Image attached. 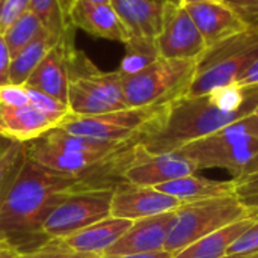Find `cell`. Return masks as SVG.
<instances>
[{"mask_svg":"<svg viewBox=\"0 0 258 258\" xmlns=\"http://www.w3.org/2000/svg\"><path fill=\"white\" fill-rule=\"evenodd\" d=\"M65 118L47 113L33 104L15 107L0 101V138L27 144L59 127Z\"/></svg>","mask_w":258,"mask_h":258,"instance_id":"cell-16","label":"cell"},{"mask_svg":"<svg viewBox=\"0 0 258 258\" xmlns=\"http://www.w3.org/2000/svg\"><path fill=\"white\" fill-rule=\"evenodd\" d=\"M30 0H0V32L5 30L29 9Z\"/></svg>","mask_w":258,"mask_h":258,"instance_id":"cell-31","label":"cell"},{"mask_svg":"<svg viewBox=\"0 0 258 258\" xmlns=\"http://www.w3.org/2000/svg\"><path fill=\"white\" fill-rule=\"evenodd\" d=\"M85 2H91V3H110V0H85Z\"/></svg>","mask_w":258,"mask_h":258,"instance_id":"cell-40","label":"cell"},{"mask_svg":"<svg viewBox=\"0 0 258 258\" xmlns=\"http://www.w3.org/2000/svg\"><path fill=\"white\" fill-rule=\"evenodd\" d=\"M156 45L160 57L198 59L207 44L184 6L165 2L163 24Z\"/></svg>","mask_w":258,"mask_h":258,"instance_id":"cell-11","label":"cell"},{"mask_svg":"<svg viewBox=\"0 0 258 258\" xmlns=\"http://www.w3.org/2000/svg\"><path fill=\"white\" fill-rule=\"evenodd\" d=\"M166 2H171V3H175V5H181V6H186V5H190V3H197V2H201V0H166Z\"/></svg>","mask_w":258,"mask_h":258,"instance_id":"cell-39","label":"cell"},{"mask_svg":"<svg viewBox=\"0 0 258 258\" xmlns=\"http://www.w3.org/2000/svg\"><path fill=\"white\" fill-rule=\"evenodd\" d=\"M162 106L127 107L95 116L68 115L59 128L77 136L112 142H138L148 132Z\"/></svg>","mask_w":258,"mask_h":258,"instance_id":"cell-9","label":"cell"},{"mask_svg":"<svg viewBox=\"0 0 258 258\" xmlns=\"http://www.w3.org/2000/svg\"><path fill=\"white\" fill-rule=\"evenodd\" d=\"M74 51V35L60 39L30 74L26 86L68 104L70 59Z\"/></svg>","mask_w":258,"mask_h":258,"instance_id":"cell-14","label":"cell"},{"mask_svg":"<svg viewBox=\"0 0 258 258\" xmlns=\"http://www.w3.org/2000/svg\"><path fill=\"white\" fill-rule=\"evenodd\" d=\"M174 219L175 210L133 221L130 228L103 254V257H118L165 249V243L169 230L174 224Z\"/></svg>","mask_w":258,"mask_h":258,"instance_id":"cell-15","label":"cell"},{"mask_svg":"<svg viewBox=\"0 0 258 258\" xmlns=\"http://www.w3.org/2000/svg\"><path fill=\"white\" fill-rule=\"evenodd\" d=\"M70 21L74 27L83 29L94 36L124 44L132 39L128 29L110 3L76 0L70 11Z\"/></svg>","mask_w":258,"mask_h":258,"instance_id":"cell-18","label":"cell"},{"mask_svg":"<svg viewBox=\"0 0 258 258\" xmlns=\"http://www.w3.org/2000/svg\"><path fill=\"white\" fill-rule=\"evenodd\" d=\"M113 189L76 190L67 195L41 224V237L62 239L110 218Z\"/></svg>","mask_w":258,"mask_h":258,"instance_id":"cell-10","label":"cell"},{"mask_svg":"<svg viewBox=\"0 0 258 258\" xmlns=\"http://www.w3.org/2000/svg\"><path fill=\"white\" fill-rule=\"evenodd\" d=\"M125 56L121 62L119 73L127 76L141 71L153 60L159 57L157 45L154 39H144V38H132L125 44Z\"/></svg>","mask_w":258,"mask_h":258,"instance_id":"cell-27","label":"cell"},{"mask_svg":"<svg viewBox=\"0 0 258 258\" xmlns=\"http://www.w3.org/2000/svg\"><path fill=\"white\" fill-rule=\"evenodd\" d=\"M246 24L248 29L258 30V0H222Z\"/></svg>","mask_w":258,"mask_h":258,"instance_id":"cell-30","label":"cell"},{"mask_svg":"<svg viewBox=\"0 0 258 258\" xmlns=\"http://www.w3.org/2000/svg\"><path fill=\"white\" fill-rule=\"evenodd\" d=\"M257 107L258 85L234 83L203 95H183L160 107L139 145L148 154L172 153L254 113Z\"/></svg>","mask_w":258,"mask_h":258,"instance_id":"cell-1","label":"cell"},{"mask_svg":"<svg viewBox=\"0 0 258 258\" xmlns=\"http://www.w3.org/2000/svg\"><path fill=\"white\" fill-rule=\"evenodd\" d=\"M29 9L39 18L42 26L59 41L74 35V26L67 21L59 0H30Z\"/></svg>","mask_w":258,"mask_h":258,"instance_id":"cell-26","label":"cell"},{"mask_svg":"<svg viewBox=\"0 0 258 258\" xmlns=\"http://www.w3.org/2000/svg\"><path fill=\"white\" fill-rule=\"evenodd\" d=\"M109 258H174V254L168 252L166 249H162V251H153V252H138V254H127V255Z\"/></svg>","mask_w":258,"mask_h":258,"instance_id":"cell-36","label":"cell"},{"mask_svg":"<svg viewBox=\"0 0 258 258\" xmlns=\"http://www.w3.org/2000/svg\"><path fill=\"white\" fill-rule=\"evenodd\" d=\"M228 254H258V219L233 243Z\"/></svg>","mask_w":258,"mask_h":258,"instance_id":"cell-32","label":"cell"},{"mask_svg":"<svg viewBox=\"0 0 258 258\" xmlns=\"http://www.w3.org/2000/svg\"><path fill=\"white\" fill-rule=\"evenodd\" d=\"M132 221L119 218H107L97 224H92L71 236L62 239H50L56 246L88 255H103L132 225Z\"/></svg>","mask_w":258,"mask_h":258,"instance_id":"cell-19","label":"cell"},{"mask_svg":"<svg viewBox=\"0 0 258 258\" xmlns=\"http://www.w3.org/2000/svg\"><path fill=\"white\" fill-rule=\"evenodd\" d=\"M57 42L59 39L53 36L47 29H44L32 42H29L12 57L9 70V83L26 85L30 74Z\"/></svg>","mask_w":258,"mask_h":258,"instance_id":"cell-23","label":"cell"},{"mask_svg":"<svg viewBox=\"0 0 258 258\" xmlns=\"http://www.w3.org/2000/svg\"><path fill=\"white\" fill-rule=\"evenodd\" d=\"M181 206V201L157 190L156 187L119 183L113 189L110 216L133 222L177 210Z\"/></svg>","mask_w":258,"mask_h":258,"instance_id":"cell-12","label":"cell"},{"mask_svg":"<svg viewBox=\"0 0 258 258\" xmlns=\"http://www.w3.org/2000/svg\"><path fill=\"white\" fill-rule=\"evenodd\" d=\"M0 101L8 106L21 107L26 104H30L29 91L26 85H3L0 86Z\"/></svg>","mask_w":258,"mask_h":258,"instance_id":"cell-33","label":"cell"},{"mask_svg":"<svg viewBox=\"0 0 258 258\" xmlns=\"http://www.w3.org/2000/svg\"><path fill=\"white\" fill-rule=\"evenodd\" d=\"M156 189L169 197L177 198L183 204L209 200V198L237 195L234 180L219 181V180H210V178L195 175V174L159 184V186H156Z\"/></svg>","mask_w":258,"mask_h":258,"instance_id":"cell-21","label":"cell"},{"mask_svg":"<svg viewBox=\"0 0 258 258\" xmlns=\"http://www.w3.org/2000/svg\"><path fill=\"white\" fill-rule=\"evenodd\" d=\"M248 218L249 212L237 195L186 203L175 210L165 249L175 255L197 240Z\"/></svg>","mask_w":258,"mask_h":258,"instance_id":"cell-7","label":"cell"},{"mask_svg":"<svg viewBox=\"0 0 258 258\" xmlns=\"http://www.w3.org/2000/svg\"><path fill=\"white\" fill-rule=\"evenodd\" d=\"M44 29L45 27L42 26L39 18L30 9L23 12L3 33L11 53V59L29 42H32Z\"/></svg>","mask_w":258,"mask_h":258,"instance_id":"cell-25","label":"cell"},{"mask_svg":"<svg viewBox=\"0 0 258 258\" xmlns=\"http://www.w3.org/2000/svg\"><path fill=\"white\" fill-rule=\"evenodd\" d=\"M239 85H258V59L243 73L240 80L237 82Z\"/></svg>","mask_w":258,"mask_h":258,"instance_id":"cell-35","label":"cell"},{"mask_svg":"<svg viewBox=\"0 0 258 258\" xmlns=\"http://www.w3.org/2000/svg\"><path fill=\"white\" fill-rule=\"evenodd\" d=\"M110 5L128 29L132 38L156 41L163 24L165 2L110 0Z\"/></svg>","mask_w":258,"mask_h":258,"instance_id":"cell-20","label":"cell"},{"mask_svg":"<svg viewBox=\"0 0 258 258\" xmlns=\"http://www.w3.org/2000/svg\"><path fill=\"white\" fill-rule=\"evenodd\" d=\"M76 190L91 189L82 177L56 172L27 157L12 187L0 201V243L17 252L36 243L47 215Z\"/></svg>","mask_w":258,"mask_h":258,"instance_id":"cell-2","label":"cell"},{"mask_svg":"<svg viewBox=\"0 0 258 258\" xmlns=\"http://www.w3.org/2000/svg\"><path fill=\"white\" fill-rule=\"evenodd\" d=\"M11 53L5 41V35L0 32V86L9 83V70H11Z\"/></svg>","mask_w":258,"mask_h":258,"instance_id":"cell-34","label":"cell"},{"mask_svg":"<svg viewBox=\"0 0 258 258\" xmlns=\"http://www.w3.org/2000/svg\"><path fill=\"white\" fill-rule=\"evenodd\" d=\"M138 142H112L77 136L56 127L41 138L26 144L29 159L67 175L80 177L100 165L109 156Z\"/></svg>","mask_w":258,"mask_h":258,"instance_id":"cell-3","label":"cell"},{"mask_svg":"<svg viewBox=\"0 0 258 258\" xmlns=\"http://www.w3.org/2000/svg\"><path fill=\"white\" fill-rule=\"evenodd\" d=\"M254 113H255V115H257V116H258V107H257V109H255V110H254Z\"/></svg>","mask_w":258,"mask_h":258,"instance_id":"cell-41","label":"cell"},{"mask_svg":"<svg viewBox=\"0 0 258 258\" xmlns=\"http://www.w3.org/2000/svg\"><path fill=\"white\" fill-rule=\"evenodd\" d=\"M68 107L77 116H95L127 109L119 71L103 73L80 51L70 59Z\"/></svg>","mask_w":258,"mask_h":258,"instance_id":"cell-6","label":"cell"},{"mask_svg":"<svg viewBox=\"0 0 258 258\" xmlns=\"http://www.w3.org/2000/svg\"><path fill=\"white\" fill-rule=\"evenodd\" d=\"M156 2H166V0H156Z\"/></svg>","mask_w":258,"mask_h":258,"instance_id":"cell-42","label":"cell"},{"mask_svg":"<svg viewBox=\"0 0 258 258\" xmlns=\"http://www.w3.org/2000/svg\"><path fill=\"white\" fill-rule=\"evenodd\" d=\"M258 59V30H245L207 45L197 59V74L187 95H203L231 86Z\"/></svg>","mask_w":258,"mask_h":258,"instance_id":"cell-4","label":"cell"},{"mask_svg":"<svg viewBox=\"0 0 258 258\" xmlns=\"http://www.w3.org/2000/svg\"><path fill=\"white\" fill-rule=\"evenodd\" d=\"M207 45L248 30L240 17L222 0H201L184 6Z\"/></svg>","mask_w":258,"mask_h":258,"instance_id":"cell-17","label":"cell"},{"mask_svg":"<svg viewBox=\"0 0 258 258\" xmlns=\"http://www.w3.org/2000/svg\"><path fill=\"white\" fill-rule=\"evenodd\" d=\"M254 224L252 218L230 224L189 245L174 258H221L228 254L233 243Z\"/></svg>","mask_w":258,"mask_h":258,"instance_id":"cell-22","label":"cell"},{"mask_svg":"<svg viewBox=\"0 0 258 258\" xmlns=\"http://www.w3.org/2000/svg\"><path fill=\"white\" fill-rule=\"evenodd\" d=\"M18 258H104L103 255H88V254H76V252H70L65 251L59 246H56L51 240L44 242L42 245H39L38 248L24 252V254H18Z\"/></svg>","mask_w":258,"mask_h":258,"instance_id":"cell-29","label":"cell"},{"mask_svg":"<svg viewBox=\"0 0 258 258\" xmlns=\"http://www.w3.org/2000/svg\"><path fill=\"white\" fill-rule=\"evenodd\" d=\"M221 258H258V254H227Z\"/></svg>","mask_w":258,"mask_h":258,"instance_id":"cell-38","label":"cell"},{"mask_svg":"<svg viewBox=\"0 0 258 258\" xmlns=\"http://www.w3.org/2000/svg\"><path fill=\"white\" fill-rule=\"evenodd\" d=\"M26 159V144L5 139L0 147V201L12 187Z\"/></svg>","mask_w":258,"mask_h":258,"instance_id":"cell-24","label":"cell"},{"mask_svg":"<svg viewBox=\"0 0 258 258\" xmlns=\"http://www.w3.org/2000/svg\"><path fill=\"white\" fill-rule=\"evenodd\" d=\"M236 194L239 198L258 195V156L245 168V171L234 178Z\"/></svg>","mask_w":258,"mask_h":258,"instance_id":"cell-28","label":"cell"},{"mask_svg":"<svg viewBox=\"0 0 258 258\" xmlns=\"http://www.w3.org/2000/svg\"><path fill=\"white\" fill-rule=\"evenodd\" d=\"M197 74V59L157 57L133 74H122V89L128 107L163 106L183 95Z\"/></svg>","mask_w":258,"mask_h":258,"instance_id":"cell-5","label":"cell"},{"mask_svg":"<svg viewBox=\"0 0 258 258\" xmlns=\"http://www.w3.org/2000/svg\"><path fill=\"white\" fill-rule=\"evenodd\" d=\"M177 153L189 159L197 169L224 168L237 178L258 156V139L239 119L210 136L186 144Z\"/></svg>","mask_w":258,"mask_h":258,"instance_id":"cell-8","label":"cell"},{"mask_svg":"<svg viewBox=\"0 0 258 258\" xmlns=\"http://www.w3.org/2000/svg\"><path fill=\"white\" fill-rule=\"evenodd\" d=\"M0 258H18V252L11 248H3L0 249Z\"/></svg>","mask_w":258,"mask_h":258,"instance_id":"cell-37","label":"cell"},{"mask_svg":"<svg viewBox=\"0 0 258 258\" xmlns=\"http://www.w3.org/2000/svg\"><path fill=\"white\" fill-rule=\"evenodd\" d=\"M197 171L198 169L195 168V165L177 151L148 154L139 145L136 160L125 171L124 180L125 183L138 186L156 187L159 184L192 175Z\"/></svg>","mask_w":258,"mask_h":258,"instance_id":"cell-13","label":"cell"}]
</instances>
